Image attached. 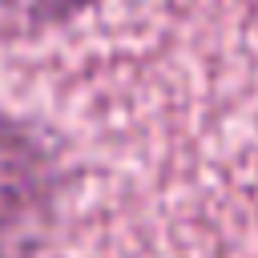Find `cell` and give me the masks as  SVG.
<instances>
[{
	"label": "cell",
	"instance_id": "cell-1",
	"mask_svg": "<svg viewBox=\"0 0 258 258\" xmlns=\"http://www.w3.org/2000/svg\"><path fill=\"white\" fill-rule=\"evenodd\" d=\"M56 173L44 145L0 117V258H32L52 230Z\"/></svg>",
	"mask_w": 258,
	"mask_h": 258
}]
</instances>
